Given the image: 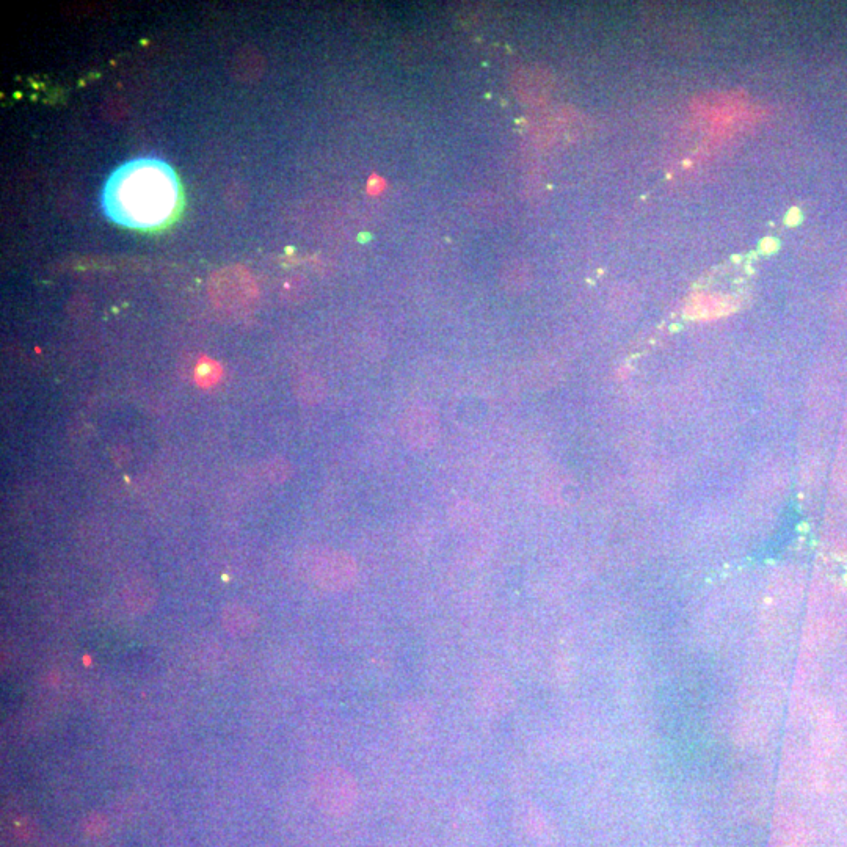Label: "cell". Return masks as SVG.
I'll return each mask as SVG.
<instances>
[{
	"label": "cell",
	"instance_id": "6da1fadb",
	"mask_svg": "<svg viewBox=\"0 0 847 847\" xmlns=\"http://www.w3.org/2000/svg\"><path fill=\"white\" fill-rule=\"evenodd\" d=\"M178 181L157 160H135L109 179L104 206L110 219L134 228H154L170 219L178 204Z\"/></svg>",
	"mask_w": 847,
	"mask_h": 847
},
{
	"label": "cell",
	"instance_id": "7a4b0ae2",
	"mask_svg": "<svg viewBox=\"0 0 847 847\" xmlns=\"http://www.w3.org/2000/svg\"><path fill=\"white\" fill-rule=\"evenodd\" d=\"M209 295L220 313L245 316L258 300V286L244 267H226L212 275Z\"/></svg>",
	"mask_w": 847,
	"mask_h": 847
},
{
	"label": "cell",
	"instance_id": "3957f363",
	"mask_svg": "<svg viewBox=\"0 0 847 847\" xmlns=\"http://www.w3.org/2000/svg\"><path fill=\"white\" fill-rule=\"evenodd\" d=\"M308 573L320 589L342 592L357 582V560L344 551H319L309 557Z\"/></svg>",
	"mask_w": 847,
	"mask_h": 847
},
{
	"label": "cell",
	"instance_id": "277c9868",
	"mask_svg": "<svg viewBox=\"0 0 847 847\" xmlns=\"http://www.w3.org/2000/svg\"><path fill=\"white\" fill-rule=\"evenodd\" d=\"M399 430L402 440L413 451H430L440 440V418L430 405L413 404L400 418Z\"/></svg>",
	"mask_w": 847,
	"mask_h": 847
},
{
	"label": "cell",
	"instance_id": "5b68a950",
	"mask_svg": "<svg viewBox=\"0 0 847 847\" xmlns=\"http://www.w3.org/2000/svg\"><path fill=\"white\" fill-rule=\"evenodd\" d=\"M314 796L331 811H346L355 804L358 785L352 774L341 768H330L314 778Z\"/></svg>",
	"mask_w": 847,
	"mask_h": 847
},
{
	"label": "cell",
	"instance_id": "8992f818",
	"mask_svg": "<svg viewBox=\"0 0 847 847\" xmlns=\"http://www.w3.org/2000/svg\"><path fill=\"white\" fill-rule=\"evenodd\" d=\"M476 700L477 706L485 716H504L513 705L512 686L501 677L484 678L477 684Z\"/></svg>",
	"mask_w": 847,
	"mask_h": 847
},
{
	"label": "cell",
	"instance_id": "52a82bcc",
	"mask_svg": "<svg viewBox=\"0 0 847 847\" xmlns=\"http://www.w3.org/2000/svg\"><path fill=\"white\" fill-rule=\"evenodd\" d=\"M222 623L228 633L245 637L258 625V615L244 604H230L223 609Z\"/></svg>",
	"mask_w": 847,
	"mask_h": 847
},
{
	"label": "cell",
	"instance_id": "ba28073f",
	"mask_svg": "<svg viewBox=\"0 0 847 847\" xmlns=\"http://www.w3.org/2000/svg\"><path fill=\"white\" fill-rule=\"evenodd\" d=\"M124 603L131 609L132 612L148 611L153 606L157 598L156 589L151 582L146 579H137V581L129 582L123 592Z\"/></svg>",
	"mask_w": 847,
	"mask_h": 847
},
{
	"label": "cell",
	"instance_id": "9c48e42d",
	"mask_svg": "<svg viewBox=\"0 0 847 847\" xmlns=\"http://www.w3.org/2000/svg\"><path fill=\"white\" fill-rule=\"evenodd\" d=\"M295 394L303 405H317L327 394V383L317 374H305L295 383Z\"/></svg>",
	"mask_w": 847,
	"mask_h": 847
},
{
	"label": "cell",
	"instance_id": "30bf717a",
	"mask_svg": "<svg viewBox=\"0 0 847 847\" xmlns=\"http://www.w3.org/2000/svg\"><path fill=\"white\" fill-rule=\"evenodd\" d=\"M193 377L201 388H212L222 379V366L211 358H203L197 364Z\"/></svg>",
	"mask_w": 847,
	"mask_h": 847
},
{
	"label": "cell",
	"instance_id": "8fae6325",
	"mask_svg": "<svg viewBox=\"0 0 847 847\" xmlns=\"http://www.w3.org/2000/svg\"><path fill=\"white\" fill-rule=\"evenodd\" d=\"M262 476L266 477L272 484H283L292 476L291 463L281 457L269 460L262 466Z\"/></svg>",
	"mask_w": 847,
	"mask_h": 847
}]
</instances>
